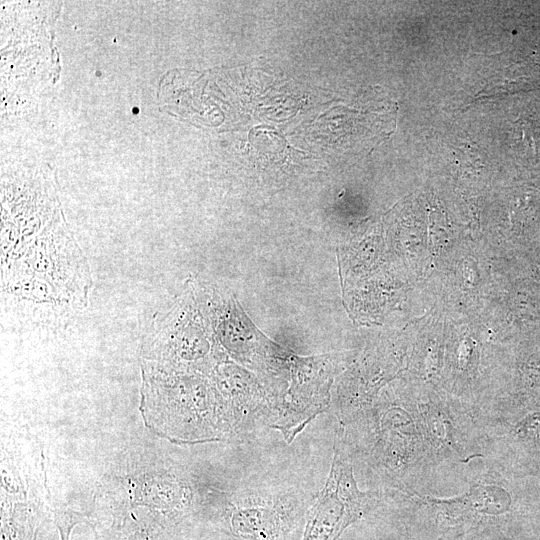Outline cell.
I'll list each match as a JSON object with an SVG mask.
<instances>
[{
	"label": "cell",
	"mask_w": 540,
	"mask_h": 540,
	"mask_svg": "<svg viewBox=\"0 0 540 540\" xmlns=\"http://www.w3.org/2000/svg\"><path fill=\"white\" fill-rule=\"evenodd\" d=\"M79 522L77 515L70 516L66 514H59L56 517L57 527L60 532L61 540H70V532L75 524Z\"/></svg>",
	"instance_id": "obj_3"
},
{
	"label": "cell",
	"mask_w": 540,
	"mask_h": 540,
	"mask_svg": "<svg viewBox=\"0 0 540 540\" xmlns=\"http://www.w3.org/2000/svg\"><path fill=\"white\" fill-rule=\"evenodd\" d=\"M120 540H149V536L143 530H135Z\"/></svg>",
	"instance_id": "obj_4"
},
{
	"label": "cell",
	"mask_w": 540,
	"mask_h": 540,
	"mask_svg": "<svg viewBox=\"0 0 540 540\" xmlns=\"http://www.w3.org/2000/svg\"><path fill=\"white\" fill-rule=\"evenodd\" d=\"M365 494L353 477L352 467L335 444L326 484L310 509L303 540H336L363 511Z\"/></svg>",
	"instance_id": "obj_1"
},
{
	"label": "cell",
	"mask_w": 540,
	"mask_h": 540,
	"mask_svg": "<svg viewBox=\"0 0 540 540\" xmlns=\"http://www.w3.org/2000/svg\"><path fill=\"white\" fill-rule=\"evenodd\" d=\"M230 530L236 540H281L282 535L278 513L268 508L235 509Z\"/></svg>",
	"instance_id": "obj_2"
}]
</instances>
